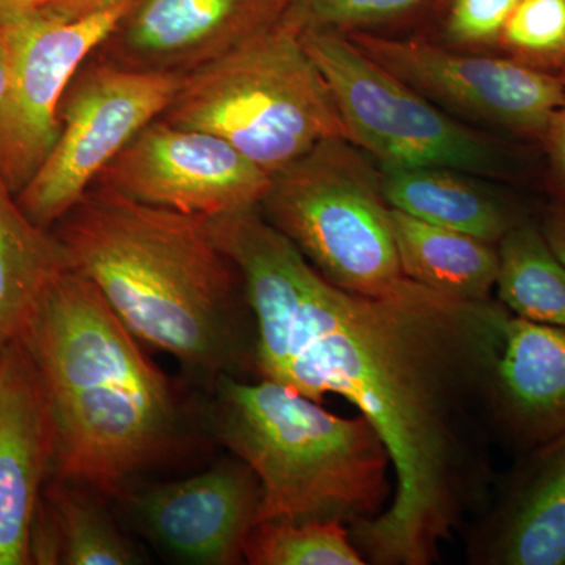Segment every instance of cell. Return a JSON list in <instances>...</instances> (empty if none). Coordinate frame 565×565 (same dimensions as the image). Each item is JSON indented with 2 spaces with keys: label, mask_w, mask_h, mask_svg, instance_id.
<instances>
[{
  "label": "cell",
  "mask_w": 565,
  "mask_h": 565,
  "mask_svg": "<svg viewBox=\"0 0 565 565\" xmlns=\"http://www.w3.org/2000/svg\"><path fill=\"white\" fill-rule=\"evenodd\" d=\"M104 493L58 479L47 492V511L33 523L31 556L41 564H141L136 546L121 533Z\"/></svg>",
  "instance_id": "19"
},
{
  "label": "cell",
  "mask_w": 565,
  "mask_h": 565,
  "mask_svg": "<svg viewBox=\"0 0 565 565\" xmlns=\"http://www.w3.org/2000/svg\"><path fill=\"white\" fill-rule=\"evenodd\" d=\"M375 63L435 106L545 143L565 84L512 57L463 54L423 40L348 33Z\"/></svg>",
  "instance_id": "10"
},
{
  "label": "cell",
  "mask_w": 565,
  "mask_h": 565,
  "mask_svg": "<svg viewBox=\"0 0 565 565\" xmlns=\"http://www.w3.org/2000/svg\"><path fill=\"white\" fill-rule=\"evenodd\" d=\"M500 44L509 57L561 76L565 71V0H520L505 22Z\"/></svg>",
  "instance_id": "23"
},
{
  "label": "cell",
  "mask_w": 565,
  "mask_h": 565,
  "mask_svg": "<svg viewBox=\"0 0 565 565\" xmlns=\"http://www.w3.org/2000/svg\"><path fill=\"white\" fill-rule=\"evenodd\" d=\"M61 241L25 214L0 173V348L18 340L65 270Z\"/></svg>",
  "instance_id": "20"
},
{
  "label": "cell",
  "mask_w": 565,
  "mask_h": 565,
  "mask_svg": "<svg viewBox=\"0 0 565 565\" xmlns=\"http://www.w3.org/2000/svg\"><path fill=\"white\" fill-rule=\"evenodd\" d=\"M381 188L392 210L494 245L525 218L467 173L441 167L381 169Z\"/></svg>",
  "instance_id": "17"
},
{
  "label": "cell",
  "mask_w": 565,
  "mask_h": 565,
  "mask_svg": "<svg viewBox=\"0 0 565 565\" xmlns=\"http://www.w3.org/2000/svg\"><path fill=\"white\" fill-rule=\"evenodd\" d=\"M55 433L35 364L20 340L0 348V565L32 563L41 487L54 471Z\"/></svg>",
  "instance_id": "15"
},
{
  "label": "cell",
  "mask_w": 565,
  "mask_h": 565,
  "mask_svg": "<svg viewBox=\"0 0 565 565\" xmlns=\"http://www.w3.org/2000/svg\"><path fill=\"white\" fill-rule=\"evenodd\" d=\"M497 300L527 321L565 327V267L539 223L523 218L498 243Z\"/></svg>",
  "instance_id": "21"
},
{
  "label": "cell",
  "mask_w": 565,
  "mask_h": 565,
  "mask_svg": "<svg viewBox=\"0 0 565 565\" xmlns=\"http://www.w3.org/2000/svg\"><path fill=\"white\" fill-rule=\"evenodd\" d=\"M7 87V57L3 51L2 43H0V99H2L3 92Z\"/></svg>",
  "instance_id": "30"
},
{
  "label": "cell",
  "mask_w": 565,
  "mask_h": 565,
  "mask_svg": "<svg viewBox=\"0 0 565 565\" xmlns=\"http://www.w3.org/2000/svg\"><path fill=\"white\" fill-rule=\"evenodd\" d=\"M493 437L525 452L565 430V327L505 311L489 381Z\"/></svg>",
  "instance_id": "16"
},
{
  "label": "cell",
  "mask_w": 565,
  "mask_h": 565,
  "mask_svg": "<svg viewBox=\"0 0 565 565\" xmlns=\"http://www.w3.org/2000/svg\"><path fill=\"white\" fill-rule=\"evenodd\" d=\"M286 0H134L99 61L181 76L275 24Z\"/></svg>",
  "instance_id": "13"
},
{
  "label": "cell",
  "mask_w": 565,
  "mask_h": 565,
  "mask_svg": "<svg viewBox=\"0 0 565 565\" xmlns=\"http://www.w3.org/2000/svg\"><path fill=\"white\" fill-rule=\"evenodd\" d=\"M520 0H452L446 20L449 39L467 46L500 43L505 22Z\"/></svg>",
  "instance_id": "25"
},
{
  "label": "cell",
  "mask_w": 565,
  "mask_h": 565,
  "mask_svg": "<svg viewBox=\"0 0 565 565\" xmlns=\"http://www.w3.org/2000/svg\"><path fill=\"white\" fill-rule=\"evenodd\" d=\"M250 565H364L340 520L270 519L256 523L244 548Z\"/></svg>",
  "instance_id": "22"
},
{
  "label": "cell",
  "mask_w": 565,
  "mask_h": 565,
  "mask_svg": "<svg viewBox=\"0 0 565 565\" xmlns=\"http://www.w3.org/2000/svg\"><path fill=\"white\" fill-rule=\"evenodd\" d=\"M259 211L343 291L388 296L405 280L381 170L351 140H323L273 174Z\"/></svg>",
  "instance_id": "6"
},
{
  "label": "cell",
  "mask_w": 565,
  "mask_h": 565,
  "mask_svg": "<svg viewBox=\"0 0 565 565\" xmlns=\"http://www.w3.org/2000/svg\"><path fill=\"white\" fill-rule=\"evenodd\" d=\"M546 243L555 252L565 267V202L556 200L552 206L546 207L542 221L539 222Z\"/></svg>",
  "instance_id": "27"
},
{
  "label": "cell",
  "mask_w": 565,
  "mask_h": 565,
  "mask_svg": "<svg viewBox=\"0 0 565 565\" xmlns=\"http://www.w3.org/2000/svg\"><path fill=\"white\" fill-rule=\"evenodd\" d=\"M51 2L54 0H0V20L13 17V14L43 9Z\"/></svg>",
  "instance_id": "29"
},
{
  "label": "cell",
  "mask_w": 565,
  "mask_h": 565,
  "mask_svg": "<svg viewBox=\"0 0 565 565\" xmlns=\"http://www.w3.org/2000/svg\"><path fill=\"white\" fill-rule=\"evenodd\" d=\"M118 2H121V0H54L50 6L39 10L50 11V13L63 18H79L90 14L93 11L115 6Z\"/></svg>",
  "instance_id": "28"
},
{
  "label": "cell",
  "mask_w": 565,
  "mask_h": 565,
  "mask_svg": "<svg viewBox=\"0 0 565 565\" xmlns=\"http://www.w3.org/2000/svg\"><path fill=\"white\" fill-rule=\"evenodd\" d=\"M429 0H286L281 21L297 32H370L403 20Z\"/></svg>",
  "instance_id": "24"
},
{
  "label": "cell",
  "mask_w": 565,
  "mask_h": 565,
  "mask_svg": "<svg viewBox=\"0 0 565 565\" xmlns=\"http://www.w3.org/2000/svg\"><path fill=\"white\" fill-rule=\"evenodd\" d=\"M394 241L405 278L465 302L492 300L498 245L392 210Z\"/></svg>",
  "instance_id": "18"
},
{
  "label": "cell",
  "mask_w": 565,
  "mask_h": 565,
  "mask_svg": "<svg viewBox=\"0 0 565 565\" xmlns=\"http://www.w3.org/2000/svg\"><path fill=\"white\" fill-rule=\"evenodd\" d=\"M181 74L99 61L77 71L62 99L61 132L46 161L18 193L36 225L50 228L79 202L104 167L173 102Z\"/></svg>",
  "instance_id": "8"
},
{
  "label": "cell",
  "mask_w": 565,
  "mask_h": 565,
  "mask_svg": "<svg viewBox=\"0 0 565 565\" xmlns=\"http://www.w3.org/2000/svg\"><path fill=\"white\" fill-rule=\"evenodd\" d=\"M468 526L473 565H565V430L520 452Z\"/></svg>",
  "instance_id": "14"
},
{
  "label": "cell",
  "mask_w": 565,
  "mask_h": 565,
  "mask_svg": "<svg viewBox=\"0 0 565 565\" xmlns=\"http://www.w3.org/2000/svg\"><path fill=\"white\" fill-rule=\"evenodd\" d=\"M207 392L204 427L262 482L258 522L323 519L351 527L385 511L392 459L366 416L330 414L267 379L222 375Z\"/></svg>",
  "instance_id": "4"
},
{
  "label": "cell",
  "mask_w": 565,
  "mask_h": 565,
  "mask_svg": "<svg viewBox=\"0 0 565 565\" xmlns=\"http://www.w3.org/2000/svg\"><path fill=\"white\" fill-rule=\"evenodd\" d=\"M134 0L63 18L44 10L0 20L7 87L0 99V173L14 195L46 161L71 81L131 10Z\"/></svg>",
  "instance_id": "9"
},
{
  "label": "cell",
  "mask_w": 565,
  "mask_h": 565,
  "mask_svg": "<svg viewBox=\"0 0 565 565\" xmlns=\"http://www.w3.org/2000/svg\"><path fill=\"white\" fill-rule=\"evenodd\" d=\"M18 340L50 405L58 479L117 497L199 449L188 397L84 275L52 282Z\"/></svg>",
  "instance_id": "2"
},
{
  "label": "cell",
  "mask_w": 565,
  "mask_h": 565,
  "mask_svg": "<svg viewBox=\"0 0 565 565\" xmlns=\"http://www.w3.org/2000/svg\"><path fill=\"white\" fill-rule=\"evenodd\" d=\"M565 84V71L561 74ZM544 147L548 152L550 172H552V184L556 192V200L565 202V96L563 106L556 111L555 120L552 122Z\"/></svg>",
  "instance_id": "26"
},
{
  "label": "cell",
  "mask_w": 565,
  "mask_h": 565,
  "mask_svg": "<svg viewBox=\"0 0 565 565\" xmlns=\"http://www.w3.org/2000/svg\"><path fill=\"white\" fill-rule=\"evenodd\" d=\"M340 111L348 139L381 169L441 167L471 177H501L503 152L465 128L399 77L382 68L343 33L302 32Z\"/></svg>",
  "instance_id": "7"
},
{
  "label": "cell",
  "mask_w": 565,
  "mask_h": 565,
  "mask_svg": "<svg viewBox=\"0 0 565 565\" xmlns=\"http://www.w3.org/2000/svg\"><path fill=\"white\" fill-rule=\"evenodd\" d=\"M161 118L222 137L270 177L323 140L348 139L321 71L281 20L185 74Z\"/></svg>",
  "instance_id": "5"
},
{
  "label": "cell",
  "mask_w": 565,
  "mask_h": 565,
  "mask_svg": "<svg viewBox=\"0 0 565 565\" xmlns=\"http://www.w3.org/2000/svg\"><path fill=\"white\" fill-rule=\"evenodd\" d=\"M243 277L259 379L316 403L340 394L392 459L385 511L349 527L366 564L430 565L494 482L487 381L508 308L465 302L405 278L360 296L332 285L259 207L210 218Z\"/></svg>",
  "instance_id": "1"
},
{
  "label": "cell",
  "mask_w": 565,
  "mask_h": 565,
  "mask_svg": "<svg viewBox=\"0 0 565 565\" xmlns=\"http://www.w3.org/2000/svg\"><path fill=\"white\" fill-rule=\"evenodd\" d=\"M57 239L76 270L141 341L172 353L210 388L255 374L256 327L243 277L207 218L92 184Z\"/></svg>",
  "instance_id": "3"
},
{
  "label": "cell",
  "mask_w": 565,
  "mask_h": 565,
  "mask_svg": "<svg viewBox=\"0 0 565 565\" xmlns=\"http://www.w3.org/2000/svg\"><path fill=\"white\" fill-rule=\"evenodd\" d=\"M148 539L185 564L245 563L248 533L258 522L262 482L239 457L228 456L203 473L117 494Z\"/></svg>",
  "instance_id": "12"
},
{
  "label": "cell",
  "mask_w": 565,
  "mask_h": 565,
  "mask_svg": "<svg viewBox=\"0 0 565 565\" xmlns=\"http://www.w3.org/2000/svg\"><path fill=\"white\" fill-rule=\"evenodd\" d=\"M95 182L136 202L214 218L259 206L270 174L222 137L159 117L104 167Z\"/></svg>",
  "instance_id": "11"
}]
</instances>
